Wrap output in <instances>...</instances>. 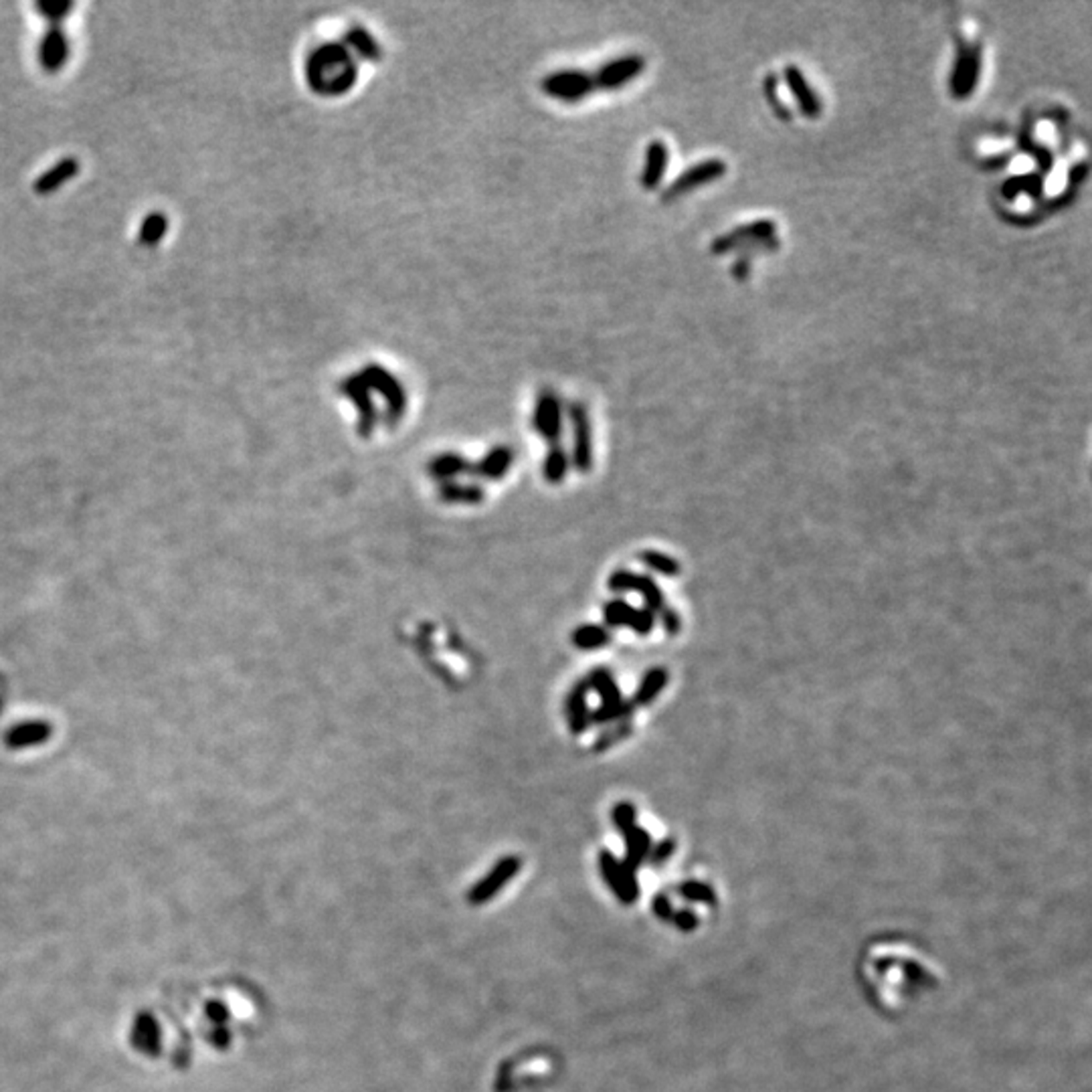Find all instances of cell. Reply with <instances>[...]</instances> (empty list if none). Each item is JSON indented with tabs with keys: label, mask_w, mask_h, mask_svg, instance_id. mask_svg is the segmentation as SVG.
Segmentation results:
<instances>
[{
	"label": "cell",
	"mask_w": 1092,
	"mask_h": 1092,
	"mask_svg": "<svg viewBox=\"0 0 1092 1092\" xmlns=\"http://www.w3.org/2000/svg\"><path fill=\"white\" fill-rule=\"evenodd\" d=\"M469 468H472V462L468 457H463L457 451H443V454H437L436 457H431L427 462V475L431 480H436L437 484H445V481H454L460 478V475L469 474Z\"/></svg>",
	"instance_id": "obj_18"
},
{
	"label": "cell",
	"mask_w": 1092,
	"mask_h": 1092,
	"mask_svg": "<svg viewBox=\"0 0 1092 1092\" xmlns=\"http://www.w3.org/2000/svg\"><path fill=\"white\" fill-rule=\"evenodd\" d=\"M633 708L636 706L624 698L613 704H599L595 710H591V724H595V727H609V724L630 720Z\"/></svg>",
	"instance_id": "obj_28"
},
{
	"label": "cell",
	"mask_w": 1092,
	"mask_h": 1092,
	"mask_svg": "<svg viewBox=\"0 0 1092 1092\" xmlns=\"http://www.w3.org/2000/svg\"><path fill=\"white\" fill-rule=\"evenodd\" d=\"M625 864L631 868L633 872L637 870V866H642L645 860L649 858L651 852V837L645 830L639 828H631L630 831H625Z\"/></svg>",
	"instance_id": "obj_24"
},
{
	"label": "cell",
	"mask_w": 1092,
	"mask_h": 1092,
	"mask_svg": "<svg viewBox=\"0 0 1092 1092\" xmlns=\"http://www.w3.org/2000/svg\"><path fill=\"white\" fill-rule=\"evenodd\" d=\"M765 95H767V101L771 104V107H773V110H775L777 116H779L781 120H792L789 107L783 104V101L779 100V95H777V80H775V75L765 77Z\"/></svg>",
	"instance_id": "obj_35"
},
{
	"label": "cell",
	"mask_w": 1092,
	"mask_h": 1092,
	"mask_svg": "<svg viewBox=\"0 0 1092 1092\" xmlns=\"http://www.w3.org/2000/svg\"><path fill=\"white\" fill-rule=\"evenodd\" d=\"M571 643L581 651L601 649L611 643V631H609L605 625H595V624L578 625L571 633Z\"/></svg>",
	"instance_id": "obj_25"
},
{
	"label": "cell",
	"mask_w": 1092,
	"mask_h": 1092,
	"mask_svg": "<svg viewBox=\"0 0 1092 1092\" xmlns=\"http://www.w3.org/2000/svg\"><path fill=\"white\" fill-rule=\"evenodd\" d=\"M566 419L571 425V468L578 474H589L595 463L593 448V425H591L589 409L583 401H572L566 407Z\"/></svg>",
	"instance_id": "obj_3"
},
{
	"label": "cell",
	"mask_w": 1092,
	"mask_h": 1092,
	"mask_svg": "<svg viewBox=\"0 0 1092 1092\" xmlns=\"http://www.w3.org/2000/svg\"><path fill=\"white\" fill-rule=\"evenodd\" d=\"M669 680L668 672L663 668H654L649 669L648 674L643 675L642 682H639L636 694H633L631 704L633 706H649L654 700L660 696L663 688H666Z\"/></svg>",
	"instance_id": "obj_27"
},
{
	"label": "cell",
	"mask_w": 1092,
	"mask_h": 1092,
	"mask_svg": "<svg viewBox=\"0 0 1092 1092\" xmlns=\"http://www.w3.org/2000/svg\"><path fill=\"white\" fill-rule=\"evenodd\" d=\"M674 848H675L674 840H663L660 843H656V846H651L649 862L651 864H662L663 860H668L669 856L674 854Z\"/></svg>",
	"instance_id": "obj_37"
},
{
	"label": "cell",
	"mask_w": 1092,
	"mask_h": 1092,
	"mask_svg": "<svg viewBox=\"0 0 1092 1092\" xmlns=\"http://www.w3.org/2000/svg\"><path fill=\"white\" fill-rule=\"evenodd\" d=\"M540 89L563 104H578L595 92V83L593 75L585 69H559L542 77Z\"/></svg>",
	"instance_id": "obj_5"
},
{
	"label": "cell",
	"mask_w": 1092,
	"mask_h": 1092,
	"mask_svg": "<svg viewBox=\"0 0 1092 1092\" xmlns=\"http://www.w3.org/2000/svg\"><path fill=\"white\" fill-rule=\"evenodd\" d=\"M533 430L545 443H560V437L565 433V407L563 399L552 389H542L536 397Z\"/></svg>",
	"instance_id": "obj_6"
},
{
	"label": "cell",
	"mask_w": 1092,
	"mask_h": 1092,
	"mask_svg": "<svg viewBox=\"0 0 1092 1092\" xmlns=\"http://www.w3.org/2000/svg\"><path fill=\"white\" fill-rule=\"evenodd\" d=\"M643 69H645V59L642 55H636V53H630V55L609 59V61L603 63L601 68L591 75H593L595 89L615 92V89H621L631 80H636L639 74H643Z\"/></svg>",
	"instance_id": "obj_9"
},
{
	"label": "cell",
	"mask_w": 1092,
	"mask_h": 1092,
	"mask_svg": "<svg viewBox=\"0 0 1092 1092\" xmlns=\"http://www.w3.org/2000/svg\"><path fill=\"white\" fill-rule=\"evenodd\" d=\"M631 731H633L631 720H621V722L609 724V727H605L599 733V737L595 739L593 751L595 753H603V751L611 749V746H615L617 743H621V740H625L627 737H630Z\"/></svg>",
	"instance_id": "obj_31"
},
{
	"label": "cell",
	"mask_w": 1092,
	"mask_h": 1092,
	"mask_svg": "<svg viewBox=\"0 0 1092 1092\" xmlns=\"http://www.w3.org/2000/svg\"><path fill=\"white\" fill-rule=\"evenodd\" d=\"M668 160L669 152L666 142L651 140L648 144V150H645V165L642 171V178H639L645 191H654L656 186H660L663 174H666Z\"/></svg>",
	"instance_id": "obj_21"
},
{
	"label": "cell",
	"mask_w": 1092,
	"mask_h": 1092,
	"mask_svg": "<svg viewBox=\"0 0 1092 1092\" xmlns=\"http://www.w3.org/2000/svg\"><path fill=\"white\" fill-rule=\"evenodd\" d=\"M359 375L362 377V381L366 383V387L372 391V395H378L384 401V411L381 415V419L389 430H395L407 413L409 397H407L405 384H403L401 378L397 377L393 371H389L387 366L378 365V362H369V365H365L359 371Z\"/></svg>",
	"instance_id": "obj_2"
},
{
	"label": "cell",
	"mask_w": 1092,
	"mask_h": 1092,
	"mask_svg": "<svg viewBox=\"0 0 1092 1092\" xmlns=\"http://www.w3.org/2000/svg\"><path fill=\"white\" fill-rule=\"evenodd\" d=\"M639 560L648 566V569L660 572V575L666 577H675L680 572V563L668 554L657 552V551H643L639 552Z\"/></svg>",
	"instance_id": "obj_33"
},
{
	"label": "cell",
	"mask_w": 1092,
	"mask_h": 1092,
	"mask_svg": "<svg viewBox=\"0 0 1092 1092\" xmlns=\"http://www.w3.org/2000/svg\"><path fill=\"white\" fill-rule=\"evenodd\" d=\"M783 75H785L787 86L789 89H792L793 98L798 100L801 112H804L807 118H817L819 112H822V104H819V98L813 94L810 83H807L804 71H801L799 68H795V65H787L785 71H783Z\"/></svg>",
	"instance_id": "obj_20"
},
{
	"label": "cell",
	"mask_w": 1092,
	"mask_h": 1092,
	"mask_svg": "<svg viewBox=\"0 0 1092 1092\" xmlns=\"http://www.w3.org/2000/svg\"><path fill=\"white\" fill-rule=\"evenodd\" d=\"M637 609L631 607L624 599H611L603 605V621L607 630H619V627H631L636 619Z\"/></svg>",
	"instance_id": "obj_29"
},
{
	"label": "cell",
	"mask_w": 1092,
	"mask_h": 1092,
	"mask_svg": "<svg viewBox=\"0 0 1092 1092\" xmlns=\"http://www.w3.org/2000/svg\"><path fill=\"white\" fill-rule=\"evenodd\" d=\"M35 9L39 10V15L49 25H63V21L75 9V4L69 3V0H41V3L35 4Z\"/></svg>",
	"instance_id": "obj_32"
},
{
	"label": "cell",
	"mask_w": 1092,
	"mask_h": 1092,
	"mask_svg": "<svg viewBox=\"0 0 1092 1092\" xmlns=\"http://www.w3.org/2000/svg\"><path fill=\"white\" fill-rule=\"evenodd\" d=\"M585 682H587L589 692L593 690L597 696L601 698V704H613V702H619V700L624 698V696H621V692H619L617 682H615V678H613L611 669H607V668L591 669V672L587 674V678H585Z\"/></svg>",
	"instance_id": "obj_26"
},
{
	"label": "cell",
	"mask_w": 1092,
	"mask_h": 1092,
	"mask_svg": "<svg viewBox=\"0 0 1092 1092\" xmlns=\"http://www.w3.org/2000/svg\"><path fill=\"white\" fill-rule=\"evenodd\" d=\"M69 37L63 25H49L39 41V63L49 74H57L69 59Z\"/></svg>",
	"instance_id": "obj_14"
},
{
	"label": "cell",
	"mask_w": 1092,
	"mask_h": 1092,
	"mask_svg": "<svg viewBox=\"0 0 1092 1092\" xmlns=\"http://www.w3.org/2000/svg\"><path fill=\"white\" fill-rule=\"evenodd\" d=\"M77 174H80V160L75 156H65L35 180V192L43 197L51 195V192L61 189L63 184H68L71 178H75Z\"/></svg>",
	"instance_id": "obj_19"
},
{
	"label": "cell",
	"mask_w": 1092,
	"mask_h": 1092,
	"mask_svg": "<svg viewBox=\"0 0 1092 1092\" xmlns=\"http://www.w3.org/2000/svg\"><path fill=\"white\" fill-rule=\"evenodd\" d=\"M724 172H727V165H724L722 160L712 158V160L698 162V165H694L688 168V171L682 172L680 177L668 186L666 192H663V201H674V198L686 195V192L698 189V186L708 184L712 183V180L720 178Z\"/></svg>",
	"instance_id": "obj_13"
},
{
	"label": "cell",
	"mask_w": 1092,
	"mask_h": 1092,
	"mask_svg": "<svg viewBox=\"0 0 1092 1092\" xmlns=\"http://www.w3.org/2000/svg\"><path fill=\"white\" fill-rule=\"evenodd\" d=\"M746 269H749V262H746V259H740V262L734 263L733 274L734 277H739V280H743V277L746 275Z\"/></svg>",
	"instance_id": "obj_40"
},
{
	"label": "cell",
	"mask_w": 1092,
	"mask_h": 1092,
	"mask_svg": "<svg viewBox=\"0 0 1092 1092\" xmlns=\"http://www.w3.org/2000/svg\"><path fill=\"white\" fill-rule=\"evenodd\" d=\"M340 43L346 47L354 57L362 59V61L378 63L384 55L383 45L378 43L377 37L369 31V29L362 25H350L346 31H344Z\"/></svg>",
	"instance_id": "obj_17"
},
{
	"label": "cell",
	"mask_w": 1092,
	"mask_h": 1092,
	"mask_svg": "<svg viewBox=\"0 0 1092 1092\" xmlns=\"http://www.w3.org/2000/svg\"><path fill=\"white\" fill-rule=\"evenodd\" d=\"M1030 178H1031V177H1018V178L1007 180V183L1004 184V195H1005L1007 198H1010V197L1016 195L1018 191L1028 189V186L1031 184V180H1030Z\"/></svg>",
	"instance_id": "obj_39"
},
{
	"label": "cell",
	"mask_w": 1092,
	"mask_h": 1092,
	"mask_svg": "<svg viewBox=\"0 0 1092 1092\" xmlns=\"http://www.w3.org/2000/svg\"><path fill=\"white\" fill-rule=\"evenodd\" d=\"M737 247L745 249H767V247H777L775 239V223L769 219H761L755 223H746L743 227H737L734 231L722 235L712 243V253H727Z\"/></svg>",
	"instance_id": "obj_7"
},
{
	"label": "cell",
	"mask_w": 1092,
	"mask_h": 1092,
	"mask_svg": "<svg viewBox=\"0 0 1092 1092\" xmlns=\"http://www.w3.org/2000/svg\"><path fill=\"white\" fill-rule=\"evenodd\" d=\"M660 619H662V624H663V630H666L669 636H675V633L680 631V617H678V613L674 611V609L663 607L662 611H660Z\"/></svg>",
	"instance_id": "obj_38"
},
{
	"label": "cell",
	"mask_w": 1092,
	"mask_h": 1092,
	"mask_svg": "<svg viewBox=\"0 0 1092 1092\" xmlns=\"http://www.w3.org/2000/svg\"><path fill=\"white\" fill-rule=\"evenodd\" d=\"M437 496L445 504H462V506H478L484 502L486 492L484 488L475 481H445L437 484Z\"/></svg>",
	"instance_id": "obj_22"
},
{
	"label": "cell",
	"mask_w": 1092,
	"mask_h": 1092,
	"mask_svg": "<svg viewBox=\"0 0 1092 1092\" xmlns=\"http://www.w3.org/2000/svg\"><path fill=\"white\" fill-rule=\"evenodd\" d=\"M512 463H514V449L508 445H496V448L488 449L478 462L472 463L469 475L484 481H498L510 472Z\"/></svg>",
	"instance_id": "obj_16"
},
{
	"label": "cell",
	"mask_w": 1092,
	"mask_h": 1092,
	"mask_svg": "<svg viewBox=\"0 0 1092 1092\" xmlns=\"http://www.w3.org/2000/svg\"><path fill=\"white\" fill-rule=\"evenodd\" d=\"M304 75L313 94L322 98H340L356 86L359 63L340 41H324L307 53Z\"/></svg>",
	"instance_id": "obj_1"
},
{
	"label": "cell",
	"mask_w": 1092,
	"mask_h": 1092,
	"mask_svg": "<svg viewBox=\"0 0 1092 1092\" xmlns=\"http://www.w3.org/2000/svg\"><path fill=\"white\" fill-rule=\"evenodd\" d=\"M168 216L165 213H150L142 221L140 231H138V243L144 247H156L168 233Z\"/></svg>",
	"instance_id": "obj_30"
},
{
	"label": "cell",
	"mask_w": 1092,
	"mask_h": 1092,
	"mask_svg": "<svg viewBox=\"0 0 1092 1092\" xmlns=\"http://www.w3.org/2000/svg\"><path fill=\"white\" fill-rule=\"evenodd\" d=\"M607 587H609V591H613V593H627V591H636V593H639V595L643 597L645 607H648L649 611H654V613H660L662 609H663V593H662V589L657 587L654 578L648 577V575H637V572L619 569V571L611 572V577H609V581H607Z\"/></svg>",
	"instance_id": "obj_11"
},
{
	"label": "cell",
	"mask_w": 1092,
	"mask_h": 1092,
	"mask_svg": "<svg viewBox=\"0 0 1092 1092\" xmlns=\"http://www.w3.org/2000/svg\"><path fill=\"white\" fill-rule=\"evenodd\" d=\"M522 868V860L518 856H504L502 860H498L496 864L490 872L486 874L480 882H475L472 888H469L468 901L474 907H481L488 901H492L494 896L500 895V890L504 888L510 880L516 878V874L520 872Z\"/></svg>",
	"instance_id": "obj_8"
},
{
	"label": "cell",
	"mask_w": 1092,
	"mask_h": 1092,
	"mask_svg": "<svg viewBox=\"0 0 1092 1092\" xmlns=\"http://www.w3.org/2000/svg\"><path fill=\"white\" fill-rule=\"evenodd\" d=\"M599 870L603 874V880H605L609 888H611L613 895L617 896L621 902L631 904L637 901L639 886H637L636 872H633L625 862H619L611 852H609V850H603V852L599 854Z\"/></svg>",
	"instance_id": "obj_10"
},
{
	"label": "cell",
	"mask_w": 1092,
	"mask_h": 1092,
	"mask_svg": "<svg viewBox=\"0 0 1092 1092\" xmlns=\"http://www.w3.org/2000/svg\"><path fill=\"white\" fill-rule=\"evenodd\" d=\"M654 625H656V613L649 611L648 607L637 609L636 619H633V624H631V630L636 631L637 636H648V633L654 630Z\"/></svg>",
	"instance_id": "obj_36"
},
{
	"label": "cell",
	"mask_w": 1092,
	"mask_h": 1092,
	"mask_svg": "<svg viewBox=\"0 0 1092 1092\" xmlns=\"http://www.w3.org/2000/svg\"><path fill=\"white\" fill-rule=\"evenodd\" d=\"M611 819H613L615 828H617L619 834L624 836L625 831H630L631 828H636V825H637L636 824V807H633V804H630V801H619V804L613 807Z\"/></svg>",
	"instance_id": "obj_34"
},
{
	"label": "cell",
	"mask_w": 1092,
	"mask_h": 1092,
	"mask_svg": "<svg viewBox=\"0 0 1092 1092\" xmlns=\"http://www.w3.org/2000/svg\"><path fill=\"white\" fill-rule=\"evenodd\" d=\"M981 74V47L963 45L959 49L955 68L951 74V92L955 98H967L977 86Z\"/></svg>",
	"instance_id": "obj_12"
},
{
	"label": "cell",
	"mask_w": 1092,
	"mask_h": 1092,
	"mask_svg": "<svg viewBox=\"0 0 1092 1092\" xmlns=\"http://www.w3.org/2000/svg\"><path fill=\"white\" fill-rule=\"evenodd\" d=\"M565 716H566V724H569V731L571 734H575V737L587 733L589 728L593 727V724H591L589 688L585 680H577L575 684L571 686L569 694H566Z\"/></svg>",
	"instance_id": "obj_15"
},
{
	"label": "cell",
	"mask_w": 1092,
	"mask_h": 1092,
	"mask_svg": "<svg viewBox=\"0 0 1092 1092\" xmlns=\"http://www.w3.org/2000/svg\"><path fill=\"white\" fill-rule=\"evenodd\" d=\"M338 393H340L344 399H348L350 403H352L356 409V415H359L356 431H359V436L362 439H369L372 433H375L378 421H381V411H378L372 391L366 387V383L362 381V377L359 375V372H354V375L344 377L342 381L338 383Z\"/></svg>",
	"instance_id": "obj_4"
},
{
	"label": "cell",
	"mask_w": 1092,
	"mask_h": 1092,
	"mask_svg": "<svg viewBox=\"0 0 1092 1092\" xmlns=\"http://www.w3.org/2000/svg\"><path fill=\"white\" fill-rule=\"evenodd\" d=\"M571 472V456L563 443L548 445V451L542 460V475L548 484H560Z\"/></svg>",
	"instance_id": "obj_23"
}]
</instances>
